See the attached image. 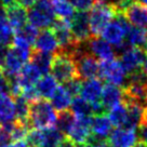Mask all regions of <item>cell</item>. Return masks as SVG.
Segmentation results:
<instances>
[{"label": "cell", "instance_id": "cell-15", "mask_svg": "<svg viewBox=\"0 0 147 147\" xmlns=\"http://www.w3.org/2000/svg\"><path fill=\"white\" fill-rule=\"evenodd\" d=\"M103 88V81L100 78L87 79L82 81L79 95L89 102L91 105L101 103V93Z\"/></svg>", "mask_w": 147, "mask_h": 147}, {"label": "cell", "instance_id": "cell-31", "mask_svg": "<svg viewBox=\"0 0 147 147\" xmlns=\"http://www.w3.org/2000/svg\"><path fill=\"white\" fill-rule=\"evenodd\" d=\"M64 136L65 135L61 133L54 125L42 129V141L40 147H57Z\"/></svg>", "mask_w": 147, "mask_h": 147}, {"label": "cell", "instance_id": "cell-44", "mask_svg": "<svg viewBox=\"0 0 147 147\" xmlns=\"http://www.w3.org/2000/svg\"><path fill=\"white\" fill-rule=\"evenodd\" d=\"M142 69H143V73H144V75H145V77L147 79V54H145V60H144V63H143Z\"/></svg>", "mask_w": 147, "mask_h": 147}, {"label": "cell", "instance_id": "cell-8", "mask_svg": "<svg viewBox=\"0 0 147 147\" xmlns=\"http://www.w3.org/2000/svg\"><path fill=\"white\" fill-rule=\"evenodd\" d=\"M79 78L93 79L100 77V61L89 52L82 50L75 57Z\"/></svg>", "mask_w": 147, "mask_h": 147}, {"label": "cell", "instance_id": "cell-32", "mask_svg": "<svg viewBox=\"0 0 147 147\" xmlns=\"http://www.w3.org/2000/svg\"><path fill=\"white\" fill-rule=\"evenodd\" d=\"M14 38V29L9 24L8 20L0 21V45L10 47Z\"/></svg>", "mask_w": 147, "mask_h": 147}, {"label": "cell", "instance_id": "cell-10", "mask_svg": "<svg viewBox=\"0 0 147 147\" xmlns=\"http://www.w3.org/2000/svg\"><path fill=\"white\" fill-rule=\"evenodd\" d=\"M121 13L130 25L135 27H147V7L138 0H132L124 5Z\"/></svg>", "mask_w": 147, "mask_h": 147}, {"label": "cell", "instance_id": "cell-40", "mask_svg": "<svg viewBox=\"0 0 147 147\" xmlns=\"http://www.w3.org/2000/svg\"><path fill=\"white\" fill-rule=\"evenodd\" d=\"M0 147H27V144L25 141H12Z\"/></svg>", "mask_w": 147, "mask_h": 147}, {"label": "cell", "instance_id": "cell-49", "mask_svg": "<svg viewBox=\"0 0 147 147\" xmlns=\"http://www.w3.org/2000/svg\"><path fill=\"white\" fill-rule=\"evenodd\" d=\"M50 1H51V2H52V1H54V0H50Z\"/></svg>", "mask_w": 147, "mask_h": 147}, {"label": "cell", "instance_id": "cell-48", "mask_svg": "<svg viewBox=\"0 0 147 147\" xmlns=\"http://www.w3.org/2000/svg\"><path fill=\"white\" fill-rule=\"evenodd\" d=\"M145 108H147V98H146V102H145Z\"/></svg>", "mask_w": 147, "mask_h": 147}, {"label": "cell", "instance_id": "cell-43", "mask_svg": "<svg viewBox=\"0 0 147 147\" xmlns=\"http://www.w3.org/2000/svg\"><path fill=\"white\" fill-rule=\"evenodd\" d=\"M38 0H18V3L21 5L22 7H24L25 9H28L36 3Z\"/></svg>", "mask_w": 147, "mask_h": 147}, {"label": "cell", "instance_id": "cell-6", "mask_svg": "<svg viewBox=\"0 0 147 147\" xmlns=\"http://www.w3.org/2000/svg\"><path fill=\"white\" fill-rule=\"evenodd\" d=\"M127 74L118 59H110L107 61H100V77L102 81L113 83L122 87L125 83Z\"/></svg>", "mask_w": 147, "mask_h": 147}, {"label": "cell", "instance_id": "cell-14", "mask_svg": "<svg viewBox=\"0 0 147 147\" xmlns=\"http://www.w3.org/2000/svg\"><path fill=\"white\" fill-rule=\"evenodd\" d=\"M90 121L91 117H86V118H76L71 129L69 130L68 136L70 140L78 145L87 144L88 140L91 135V130H90Z\"/></svg>", "mask_w": 147, "mask_h": 147}, {"label": "cell", "instance_id": "cell-36", "mask_svg": "<svg viewBox=\"0 0 147 147\" xmlns=\"http://www.w3.org/2000/svg\"><path fill=\"white\" fill-rule=\"evenodd\" d=\"M21 95L24 96L28 102H34L39 100L40 96L37 92L35 86H29V87L22 88V92H21Z\"/></svg>", "mask_w": 147, "mask_h": 147}, {"label": "cell", "instance_id": "cell-12", "mask_svg": "<svg viewBox=\"0 0 147 147\" xmlns=\"http://www.w3.org/2000/svg\"><path fill=\"white\" fill-rule=\"evenodd\" d=\"M89 53L96 57L98 61H107L115 57V51L108 42L101 36H91L87 42Z\"/></svg>", "mask_w": 147, "mask_h": 147}, {"label": "cell", "instance_id": "cell-21", "mask_svg": "<svg viewBox=\"0 0 147 147\" xmlns=\"http://www.w3.org/2000/svg\"><path fill=\"white\" fill-rule=\"evenodd\" d=\"M39 96L45 100H50L54 94L55 90L57 89V81L52 75H43V77L39 78V80L35 84Z\"/></svg>", "mask_w": 147, "mask_h": 147}, {"label": "cell", "instance_id": "cell-29", "mask_svg": "<svg viewBox=\"0 0 147 147\" xmlns=\"http://www.w3.org/2000/svg\"><path fill=\"white\" fill-rule=\"evenodd\" d=\"M52 8L56 18L69 22L75 13V9L68 0H54L52 1Z\"/></svg>", "mask_w": 147, "mask_h": 147}, {"label": "cell", "instance_id": "cell-39", "mask_svg": "<svg viewBox=\"0 0 147 147\" xmlns=\"http://www.w3.org/2000/svg\"><path fill=\"white\" fill-rule=\"evenodd\" d=\"M57 147H77V144L73 140H70L68 136H64L60 144L57 145Z\"/></svg>", "mask_w": 147, "mask_h": 147}, {"label": "cell", "instance_id": "cell-38", "mask_svg": "<svg viewBox=\"0 0 147 147\" xmlns=\"http://www.w3.org/2000/svg\"><path fill=\"white\" fill-rule=\"evenodd\" d=\"M10 141H11V138H10L9 133L0 125V146H2V145L7 144V143H9Z\"/></svg>", "mask_w": 147, "mask_h": 147}, {"label": "cell", "instance_id": "cell-7", "mask_svg": "<svg viewBox=\"0 0 147 147\" xmlns=\"http://www.w3.org/2000/svg\"><path fill=\"white\" fill-rule=\"evenodd\" d=\"M130 24L124 18L121 12L116 15V18L110 21L103 29L101 37L108 42L109 45L119 46L125 40V32L128 30Z\"/></svg>", "mask_w": 147, "mask_h": 147}, {"label": "cell", "instance_id": "cell-11", "mask_svg": "<svg viewBox=\"0 0 147 147\" xmlns=\"http://www.w3.org/2000/svg\"><path fill=\"white\" fill-rule=\"evenodd\" d=\"M118 60L120 61L125 74L130 75L142 69L143 63L145 60V52L141 48L129 47L127 50L120 53Z\"/></svg>", "mask_w": 147, "mask_h": 147}, {"label": "cell", "instance_id": "cell-5", "mask_svg": "<svg viewBox=\"0 0 147 147\" xmlns=\"http://www.w3.org/2000/svg\"><path fill=\"white\" fill-rule=\"evenodd\" d=\"M55 20V15L50 0H38L27 11V21L36 28H48Z\"/></svg>", "mask_w": 147, "mask_h": 147}, {"label": "cell", "instance_id": "cell-20", "mask_svg": "<svg viewBox=\"0 0 147 147\" xmlns=\"http://www.w3.org/2000/svg\"><path fill=\"white\" fill-rule=\"evenodd\" d=\"M40 76H41L40 71L30 62V63H26L24 65L21 71L18 74V79L21 87L25 88L29 87V86H35L40 78Z\"/></svg>", "mask_w": 147, "mask_h": 147}, {"label": "cell", "instance_id": "cell-41", "mask_svg": "<svg viewBox=\"0 0 147 147\" xmlns=\"http://www.w3.org/2000/svg\"><path fill=\"white\" fill-rule=\"evenodd\" d=\"M8 48L9 47L0 45V67H2V65H3L5 55H7V52H8Z\"/></svg>", "mask_w": 147, "mask_h": 147}, {"label": "cell", "instance_id": "cell-33", "mask_svg": "<svg viewBox=\"0 0 147 147\" xmlns=\"http://www.w3.org/2000/svg\"><path fill=\"white\" fill-rule=\"evenodd\" d=\"M38 32H39L38 28L34 27L30 24H25L22 28L15 30V36L20 37L21 39L25 40L30 46H34L37 36H38Z\"/></svg>", "mask_w": 147, "mask_h": 147}, {"label": "cell", "instance_id": "cell-42", "mask_svg": "<svg viewBox=\"0 0 147 147\" xmlns=\"http://www.w3.org/2000/svg\"><path fill=\"white\" fill-rule=\"evenodd\" d=\"M109 1L111 3H114L117 7V9L121 12V10H122V8H123L124 5H127V3H129L130 1H132V0H109Z\"/></svg>", "mask_w": 147, "mask_h": 147}, {"label": "cell", "instance_id": "cell-13", "mask_svg": "<svg viewBox=\"0 0 147 147\" xmlns=\"http://www.w3.org/2000/svg\"><path fill=\"white\" fill-rule=\"evenodd\" d=\"M109 147H133L136 143L135 130L125 128H116L107 138Z\"/></svg>", "mask_w": 147, "mask_h": 147}, {"label": "cell", "instance_id": "cell-23", "mask_svg": "<svg viewBox=\"0 0 147 147\" xmlns=\"http://www.w3.org/2000/svg\"><path fill=\"white\" fill-rule=\"evenodd\" d=\"M52 56L53 54H51V53H47V52H42V51L34 49L32 50L29 60L32 61V64L38 68L41 75H47L50 71Z\"/></svg>", "mask_w": 147, "mask_h": 147}, {"label": "cell", "instance_id": "cell-4", "mask_svg": "<svg viewBox=\"0 0 147 147\" xmlns=\"http://www.w3.org/2000/svg\"><path fill=\"white\" fill-rule=\"evenodd\" d=\"M32 49L23 48L15 45H11L8 48L5 62L2 65V70L5 76H15L18 75L23 66L29 62Z\"/></svg>", "mask_w": 147, "mask_h": 147}, {"label": "cell", "instance_id": "cell-37", "mask_svg": "<svg viewBox=\"0 0 147 147\" xmlns=\"http://www.w3.org/2000/svg\"><path fill=\"white\" fill-rule=\"evenodd\" d=\"M0 94H9V80L0 67Z\"/></svg>", "mask_w": 147, "mask_h": 147}, {"label": "cell", "instance_id": "cell-9", "mask_svg": "<svg viewBox=\"0 0 147 147\" xmlns=\"http://www.w3.org/2000/svg\"><path fill=\"white\" fill-rule=\"evenodd\" d=\"M69 28L74 39L78 43H84L91 37V30L89 25V13L86 11L75 12L69 21Z\"/></svg>", "mask_w": 147, "mask_h": 147}, {"label": "cell", "instance_id": "cell-45", "mask_svg": "<svg viewBox=\"0 0 147 147\" xmlns=\"http://www.w3.org/2000/svg\"><path fill=\"white\" fill-rule=\"evenodd\" d=\"M133 147H147V143H145L142 140H140V141H136V143L134 144Z\"/></svg>", "mask_w": 147, "mask_h": 147}, {"label": "cell", "instance_id": "cell-26", "mask_svg": "<svg viewBox=\"0 0 147 147\" xmlns=\"http://www.w3.org/2000/svg\"><path fill=\"white\" fill-rule=\"evenodd\" d=\"M71 98L73 97L66 92V90H65L64 88L57 87V89L54 92V94L50 98L51 102H52L51 105L53 106V108L56 111H62V110L69 109L70 104H71Z\"/></svg>", "mask_w": 147, "mask_h": 147}, {"label": "cell", "instance_id": "cell-3", "mask_svg": "<svg viewBox=\"0 0 147 147\" xmlns=\"http://www.w3.org/2000/svg\"><path fill=\"white\" fill-rule=\"evenodd\" d=\"M50 70L51 75L60 83H65L79 77L75 60L70 55L61 51H56L53 53Z\"/></svg>", "mask_w": 147, "mask_h": 147}, {"label": "cell", "instance_id": "cell-47", "mask_svg": "<svg viewBox=\"0 0 147 147\" xmlns=\"http://www.w3.org/2000/svg\"><path fill=\"white\" fill-rule=\"evenodd\" d=\"M138 1H140V2H142L143 5H145L147 7V0H138Z\"/></svg>", "mask_w": 147, "mask_h": 147}, {"label": "cell", "instance_id": "cell-19", "mask_svg": "<svg viewBox=\"0 0 147 147\" xmlns=\"http://www.w3.org/2000/svg\"><path fill=\"white\" fill-rule=\"evenodd\" d=\"M34 46L36 50L51 53V54H53L59 50V45L56 42L54 35L52 30L48 28H45L41 32H38V36H37Z\"/></svg>", "mask_w": 147, "mask_h": 147}, {"label": "cell", "instance_id": "cell-34", "mask_svg": "<svg viewBox=\"0 0 147 147\" xmlns=\"http://www.w3.org/2000/svg\"><path fill=\"white\" fill-rule=\"evenodd\" d=\"M81 83H82V79L77 77L71 80H69L67 82L63 83V88H64L66 92L68 93L71 97H76L79 95L80 93V89H81Z\"/></svg>", "mask_w": 147, "mask_h": 147}, {"label": "cell", "instance_id": "cell-16", "mask_svg": "<svg viewBox=\"0 0 147 147\" xmlns=\"http://www.w3.org/2000/svg\"><path fill=\"white\" fill-rule=\"evenodd\" d=\"M5 15L14 30H18L27 24V10L16 2L5 7Z\"/></svg>", "mask_w": 147, "mask_h": 147}, {"label": "cell", "instance_id": "cell-28", "mask_svg": "<svg viewBox=\"0 0 147 147\" xmlns=\"http://www.w3.org/2000/svg\"><path fill=\"white\" fill-rule=\"evenodd\" d=\"M75 119H76V117L71 113V110H62V111H59V115H56L54 125L61 133L66 136L68 134L69 130L73 127Z\"/></svg>", "mask_w": 147, "mask_h": 147}, {"label": "cell", "instance_id": "cell-22", "mask_svg": "<svg viewBox=\"0 0 147 147\" xmlns=\"http://www.w3.org/2000/svg\"><path fill=\"white\" fill-rule=\"evenodd\" d=\"M15 120L13 97L10 94H0V124Z\"/></svg>", "mask_w": 147, "mask_h": 147}, {"label": "cell", "instance_id": "cell-2", "mask_svg": "<svg viewBox=\"0 0 147 147\" xmlns=\"http://www.w3.org/2000/svg\"><path fill=\"white\" fill-rule=\"evenodd\" d=\"M29 124L35 129L53 127L56 120V111L48 100H37L29 104Z\"/></svg>", "mask_w": 147, "mask_h": 147}, {"label": "cell", "instance_id": "cell-25", "mask_svg": "<svg viewBox=\"0 0 147 147\" xmlns=\"http://www.w3.org/2000/svg\"><path fill=\"white\" fill-rule=\"evenodd\" d=\"M147 37V29L142 27H135L130 25L125 32V41L131 47L143 49Z\"/></svg>", "mask_w": 147, "mask_h": 147}, {"label": "cell", "instance_id": "cell-27", "mask_svg": "<svg viewBox=\"0 0 147 147\" xmlns=\"http://www.w3.org/2000/svg\"><path fill=\"white\" fill-rule=\"evenodd\" d=\"M71 113H73L76 118H86V117H92L93 116V109L92 105L87 102L84 98L78 95L74 97L70 104Z\"/></svg>", "mask_w": 147, "mask_h": 147}, {"label": "cell", "instance_id": "cell-30", "mask_svg": "<svg viewBox=\"0 0 147 147\" xmlns=\"http://www.w3.org/2000/svg\"><path fill=\"white\" fill-rule=\"evenodd\" d=\"M14 108H15V120L22 123L29 124V103L22 95L13 97ZM30 125V124H29Z\"/></svg>", "mask_w": 147, "mask_h": 147}, {"label": "cell", "instance_id": "cell-1", "mask_svg": "<svg viewBox=\"0 0 147 147\" xmlns=\"http://www.w3.org/2000/svg\"><path fill=\"white\" fill-rule=\"evenodd\" d=\"M120 11L109 0H94L89 13L91 36H101L106 25L116 18Z\"/></svg>", "mask_w": 147, "mask_h": 147}, {"label": "cell", "instance_id": "cell-46", "mask_svg": "<svg viewBox=\"0 0 147 147\" xmlns=\"http://www.w3.org/2000/svg\"><path fill=\"white\" fill-rule=\"evenodd\" d=\"M1 1V3L5 5V7H7V5H12V3H14L16 0H0Z\"/></svg>", "mask_w": 147, "mask_h": 147}, {"label": "cell", "instance_id": "cell-35", "mask_svg": "<svg viewBox=\"0 0 147 147\" xmlns=\"http://www.w3.org/2000/svg\"><path fill=\"white\" fill-rule=\"evenodd\" d=\"M69 3L73 5L74 9L77 11H86L88 12L93 5L94 0H68Z\"/></svg>", "mask_w": 147, "mask_h": 147}, {"label": "cell", "instance_id": "cell-24", "mask_svg": "<svg viewBox=\"0 0 147 147\" xmlns=\"http://www.w3.org/2000/svg\"><path fill=\"white\" fill-rule=\"evenodd\" d=\"M107 116L109 118L111 124L116 128H123L125 122H127V108L122 101L114 105L111 108L108 109Z\"/></svg>", "mask_w": 147, "mask_h": 147}, {"label": "cell", "instance_id": "cell-18", "mask_svg": "<svg viewBox=\"0 0 147 147\" xmlns=\"http://www.w3.org/2000/svg\"><path fill=\"white\" fill-rule=\"evenodd\" d=\"M113 124L110 122L107 114H98L93 115L90 121V130L91 134L96 138H107L113 130Z\"/></svg>", "mask_w": 147, "mask_h": 147}, {"label": "cell", "instance_id": "cell-17", "mask_svg": "<svg viewBox=\"0 0 147 147\" xmlns=\"http://www.w3.org/2000/svg\"><path fill=\"white\" fill-rule=\"evenodd\" d=\"M122 101V90L121 87L115 86L113 83L106 82L102 88L101 104L106 111H108L114 105Z\"/></svg>", "mask_w": 147, "mask_h": 147}]
</instances>
